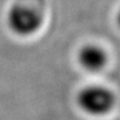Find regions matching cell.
<instances>
[{"mask_svg":"<svg viewBox=\"0 0 120 120\" xmlns=\"http://www.w3.org/2000/svg\"><path fill=\"white\" fill-rule=\"evenodd\" d=\"M79 107L87 113L100 116L109 112L115 105V96L110 90L100 86H91L82 89L77 98Z\"/></svg>","mask_w":120,"mask_h":120,"instance_id":"7a4b0ae2","label":"cell"},{"mask_svg":"<svg viewBox=\"0 0 120 120\" xmlns=\"http://www.w3.org/2000/svg\"><path fill=\"white\" fill-rule=\"evenodd\" d=\"M8 26L13 34L28 37L42 26V16L38 10L26 4H17L8 13Z\"/></svg>","mask_w":120,"mask_h":120,"instance_id":"6da1fadb","label":"cell"},{"mask_svg":"<svg viewBox=\"0 0 120 120\" xmlns=\"http://www.w3.org/2000/svg\"><path fill=\"white\" fill-rule=\"evenodd\" d=\"M118 23H119V26H120V11L118 13Z\"/></svg>","mask_w":120,"mask_h":120,"instance_id":"277c9868","label":"cell"},{"mask_svg":"<svg viewBox=\"0 0 120 120\" xmlns=\"http://www.w3.org/2000/svg\"><path fill=\"white\" fill-rule=\"evenodd\" d=\"M78 59L83 68L92 72L100 71L107 62L106 52L94 45H88L82 48L79 51Z\"/></svg>","mask_w":120,"mask_h":120,"instance_id":"3957f363","label":"cell"}]
</instances>
